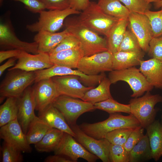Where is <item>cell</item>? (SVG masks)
Here are the masks:
<instances>
[{
    "mask_svg": "<svg viewBox=\"0 0 162 162\" xmlns=\"http://www.w3.org/2000/svg\"><path fill=\"white\" fill-rule=\"evenodd\" d=\"M3 1V0H0V3L1 5L2 4Z\"/></svg>",
    "mask_w": 162,
    "mask_h": 162,
    "instance_id": "obj_51",
    "label": "cell"
},
{
    "mask_svg": "<svg viewBox=\"0 0 162 162\" xmlns=\"http://www.w3.org/2000/svg\"><path fill=\"white\" fill-rule=\"evenodd\" d=\"M8 71L0 84L1 101L6 98H18L35 80V71L28 72L19 69Z\"/></svg>",
    "mask_w": 162,
    "mask_h": 162,
    "instance_id": "obj_3",
    "label": "cell"
},
{
    "mask_svg": "<svg viewBox=\"0 0 162 162\" xmlns=\"http://www.w3.org/2000/svg\"><path fill=\"white\" fill-rule=\"evenodd\" d=\"M18 98L8 97L0 106V127L17 118Z\"/></svg>",
    "mask_w": 162,
    "mask_h": 162,
    "instance_id": "obj_32",
    "label": "cell"
},
{
    "mask_svg": "<svg viewBox=\"0 0 162 162\" xmlns=\"http://www.w3.org/2000/svg\"><path fill=\"white\" fill-rule=\"evenodd\" d=\"M0 137L4 141L21 151L30 153L32 149L17 118L0 127Z\"/></svg>",
    "mask_w": 162,
    "mask_h": 162,
    "instance_id": "obj_15",
    "label": "cell"
},
{
    "mask_svg": "<svg viewBox=\"0 0 162 162\" xmlns=\"http://www.w3.org/2000/svg\"><path fill=\"white\" fill-rule=\"evenodd\" d=\"M1 149L2 162H21L23 161L22 152L4 141Z\"/></svg>",
    "mask_w": 162,
    "mask_h": 162,
    "instance_id": "obj_35",
    "label": "cell"
},
{
    "mask_svg": "<svg viewBox=\"0 0 162 162\" xmlns=\"http://www.w3.org/2000/svg\"><path fill=\"white\" fill-rule=\"evenodd\" d=\"M17 119L26 134L32 122L36 117L34 111L35 103L32 88L28 87L18 98Z\"/></svg>",
    "mask_w": 162,
    "mask_h": 162,
    "instance_id": "obj_17",
    "label": "cell"
},
{
    "mask_svg": "<svg viewBox=\"0 0 162 162\" xmlns=\"http://www.w3.org/2000/svg\"><path fill=\"white\" fill-rule=\"evenodd\" d=\"M17 58H9L4 63L0 66V76H1L5 70L8 68L14 66Z\"/></svg>",
    "mask_w": 162,
    "mask_h": 162,
    "instance_id": "obj_48",
    "label": "cell"
},
{
    "mask_svg": "<svg viewBox=\"0 0 162 162\" xmlns=\"http://www.w3.org/2000/svg\"><path fill=\"white\" fill-rule=\"evenodd\" d=\"M87 135L97 139L104 138L108 133L121 128H136L141 126L140 123L132 114L128 116L116 113L110 114L106 119L90 124L84 123L79 125Z\"/></svg>",
    "mask_w": 162,
    "mask_h": 162,
    "instance_id": "obj_2",
    "label": "cell"
},
{
    "mask_svg": "<svg viewBox=\"0 0 162 162\" xmlns=\"http://www.w3.org/2000/svg\"><path fill=\"white\" fill-rule=\"evenodd\" d=\"M52 128L45 121L36 116L30 124L26 134L28 144L35 145L39 142Z\"/></svg>",
    "mask_w": 162,
    "mask_h": 162,
    "instance_id": "obj_30",
    "label": "cell"
},
{
    "mask_svg": "<svg viewBox=\"0 0 162 162\" xmlns=\"http://www.w3.org/2000/svg\"><path fill=\"white\" fill-rule=\"evenodd\" d=\"M142 50L135 35L130 30H127L118 51L138 52Z\"/></svg>",
    "mask_w": 162,
    "mask_h": 162,
    "instance_id": "obj_36",
    "label": "cell"
},
{
    "mask_svg": "<svg viewBox=\"0 0 162 162\" xmlns=\"http://www.w3.org/2000/svg\"><path fill=\"white\" fill-rule=\"evenodd\" d=\"M54 64L72 68H77L80 59L84 56L81 46L61 51L49 55Z\"/></svg>",
    "mask_w": 162,
    "mask_h": 162,
    "instance_id": "obj_23",
    "label": "cell"
},
{
    "mask_svg": "<svg viewBox=\"0 0 162 162\" xmlns=\"http://www.w3.org/2000/svg\"><path fill=\"white\" fill-rule=\"evenodd\" d=\"M108 78L111 84L120 81L127 82L133 91L131 95L132 97H140L145 92L151 91L154 87L148 82L139 69L135 67L112 70L109 73Z\"/></svg>",
    "mask_w": 162,
    "mask_h": 162,
    "instance_id": "obj_7",
    "label": "cell"
},
{
    "mask_svg": "<svg viewBox=\"0 0 162 162\" xmlns=\"http://www.w3.org/2000/svg\"><path fill=\"white\" fill-rule=\"evenodd\" d=\"M70 0H42L46 9L63 10L70 7Z\"/></svg>",
    "mask_w": 162,
    "mask_h": 162,
    "instance_id": "obj_44",
    "label": "cell"
},
{
    "mask_svg": "<svg viewBox=\"0 0 162 162\" xmlns=\"http://www.w3.org/2000/svg\"><path fill=\"white\" fill-rule=\"evenodd\" d=\"M111 83L109 78L105 76L96 87L87 92L82 100L94 104L107 99L112 98L110 92Z\"/></svg>",
    "mask_w": 162,
    "mask_h": 162,
    "instance_id": "obj_27",
    "label": "cell"
},
{
    "mask_svg": "<svg viewBox=\"0 0 162 162\" xmlns=\"http://www.w3.org/2000/svg\"><path fill=\"white\" fill-rule=\"evenodd\" d=\"M130 30L137 38L142 50L148 52L153 37L151 24L145 14L130 13L128 17Z\"/></svg>",
    "mask_w": 162,
    "mask_h": 162,
    "instance_id": "obj_13",
    "label": "cell"
},
{
    "mask_svg": "<svg viewBox=\"0 0 162 162\" xmlns=\"http://www.w3.org/2000/svg\"><path fill=\"white\" fill-rule=\"evenodd\" d=\"M35 72L36 73L35 83L55 76L75 75L80 77V81L88 86H92L99 84L106 76L104 73L97 75H88L85 74L78 69L74 70L72 68L56 64L49 68Z\"/></svg>",
    "mask_w": 162,
    "mask_h": 162,
    "instance_id": "obj_9",
    "label": "cell"
},
{
    "mask_svg": "<svg viewBox=\"0 0 162 162\" xmlns=\"http://www.w3.org/2000/svg\"><path fill=\"white\" fill-rule=\"evenodd\" d=\"M40 118L50 127L59 130L75 137V134L67 122L61 112L52 104H50L44 110L38 112Z\"/></svg>",
    "mask_w": 162,
    "mask_h": 162,
    "instance_id": "obj_20",
    "label": "cell"
},
{
    "mask_svg": "<svg viewBox=\"0 0 162 162\" xmlns=\"http://www.w3.org/2000/svg\"><path fill=\"white\" fill-rule=\"evenodd\" d=\"M144 14L148 17L152 28L153 37H159L162 35V7L158 11L148 10Z\"/></svg>",
    "mask_w": 162,
    "mask_h": 162,
    "instance_id": "obj_37",
    "label": "cell"
},
{
    "mask_svg": "<svg viewBox=\"0 0 162 162\" xmlns=\"http://www.w3.org/2000/svg\"><path fill=\"white\" fill-rule=\"evenodd\" d=\"M32 88L35 103V110L41 112L52 104L59 94L52 78L35 82Z\"/></svg>",
    "mask_w": 162,
    "mask_h": 162,
    "instance_id": "obj_18",
    "label": "cell"
},
{
    "mask_svg": "<svg viewBox=\"0 0 162 162\" xmlns=\"http://www.w3.org/2000/svg\"><path fill=\"white\" fill-rule=\"evenodd\" d=\"M64 133L55 128H50L42 139L34 145L36 150L39 152H54L60 143Z\"/></svg>",
    "mask_w": 162,
    "mask_h": 162,
    "instance_id": "obj_28",
    "label": "cell"
},
{
    "mask_svg": "<svg viewBox=\"0 0 162 162\" xmlns=\"http://www.w3.org/2000/svg\"><path fill=\"white\" fill-rule=\"evenodd\" d=\"M24 52L22 50L17 49H11L0 51V63L5 60L13 58H18L21 56Z\"/></svg>",
    "mask_w": 162,
    "mask_h": 162,
    "instance_id": "obj_45",
    "label": "cell"
},
{
    "mask_svg": "<svg viewBox=\"0 0 162 162\" xmlns=\"http://www.w3.org/2000/svg\"><path fill=\"white\" fill-rule=\"evenodd\" d=\"M62 155L55 154L50 155L46 157L44 159L45 162H74L73 160L67 157H64Z\"/></svg>",
    "mask_w": 162,
    "mask_h": 162,
    "instance_id": "obj_47",
    "label": "cell"
},
{
    "mask_svg": "<svg viewBox=\"0 0 162 162\" xmlns=\"http://www.w3.org/2000/svg\"><path fill=\"white\" fill-rule=\"evenodd\" d=\"M147 2L150 4L152 2H154V3L157 2L158 1H161L162 0H145Z\"/></svg>",
    "mask_w": 162,
    "mask_h": 162,
    "instance_id": "obj_50",
    "label": "cell"
},
{
    "mask_svg": "<svg viewBox=\"0 0 162 162\" xmlns=\"http://www.w3.org/2000/svg\"><path fill=\"white\" fill-rule=\"evenodd\" d=\"M119 0H98L97 3L106 14L118 19L128 18L130 13Z\"/></svg>",
    "mask_w": 162,
    "mask_h": 162,
    "instance_id": "obj_31",
    "label": "cell"
},
{
    "mask_svg": "<svg viewBox=\"0 0 162 162\" xmlns=\"http://www.w3.org/2000/svg\"><path fill=\"white\" fill-rule=\"evenodd\" d=\"M155 8L158 9L162 7V0L154 3Z\"/></svg>",
    "mask_w": 162,
    "mask_h": 162,
    "instance_id": "obj_49",
    "label": "cell"
},
{
    "mask_svg": "<svg viewBox=\"0 0 162 162\" xmlns=\"http://www.w3.org/2000/svg\"><path fill=\"white\" fill-rule=\"evenodd\" d=\"M162 97L159 94L153 95L147 92L143 96L134 98L129 101L130 114L133 115L144 128L154 121L157 113L156 104L161 102Z\"/></svg>",
    "mask_w": 162,
    "mask_h": 162,
    "instance_id": "obj_5",
    "label": "cell"
},
{
    "mask_svg": "<svg viewBox=\"0 0 162 162\" xmlns=\"http://www.w3.org/2000/svg\"><path fill=\"white\" fill-rule=\"evenodd\" d=\"M161 102H162V100ZM161 123L162 124V116H161Z\"/></svg>",
    "mask_w": 162,
    "mask_h": 162,
    "instance_id": "obj_52",
    "label": "cell"
},
{
    "mask_svg": "<svg viewBox=\"0 0 162 162\" xmlns=\"http://www.w3.org/2000/svg\"><path fill=\"white\" fill-rule=\"evenodd\" d=\"M52 104L70 126L76 124L77 119L82 114L96 109L92 103L65 95L57 97Z\"/></svg>",
    "mask_w": 162,
    "mask_h": 162,
    "instance_id": "obj_8",
    "label": "cell"
},
{
    "mask_svg": "<svg viewBox=\"0 0 162 162\" xmlns=\"http://www.w3.org/2000/svg\"><path fill=\"white\" fill-rule=\"evenodd\" d=\"M89 0H70V7L77 10L83 11L89 5Z\"/></svg>",
    "mask_w": 162,
    "mask_h": 162,
    "instance_id": "obj_46",
    "label": "cell"
},
{
    "mask_svg": "<svg viewBox=\"0 0 162 162\" xmlns=\"http://www.w3.org/2000/svg\"><path fill=\"white\" fill-rule=\"evenodd\" d=\"M152 158L158 161L162 156V124L154 121L146 128Z\"/></svg>",
    "mask_w": 162,
    "mask_h": 162,
    "instance_id": "obj_25",
    "label": "cell"
},
{
    "mask_svg": "<svg viewBox=\"0 0 162 162\" xmlns=\"http://www.w3.org/2000/svg\"><path fill=\"white\" fill-rule=\"evenodd\" d=\"M140 72L153 87L162 89V61L152 58L140 61Z\"/></svg>",
    "mask_w": 162,
    "mask_h": 162,
    "instance_id": "obj_21",
    "label": "cell"
},
{
    "mask_svg": "<svg viewBox=\"0 0 162 162\" xmlns=\"http://www.w3.org/2000/svg\"><path fill=\"white\" fill-rule=\"evenodd\" d=\"M13 67L8 70L19 69L28 72H34L49 68L54 64L52 62L48 53L39 52L37 54H31L24 52L17 59Z\"/></svg>",
    "mask_w": 162,
    "mask_h": 162,
    "instance_id": "obj_19",
    "label": "cell"
},
{
    "mask_svg": "<svg viewBox=\"0 0 162 162\" xmlns=\"http://www.w3.org/2000/svg\"><path fill=\"white\" fill-rule=\"evenodd\" d=\"M81 46L78 39L74 36L70 34L65 37L61 42L52 51L49 53V55L58 52Z\"/></svg>",
    "mask_w": 162,
    "mask_h": 162,
    "instance_id": "obj_40",
    "label": "cell"
},
{
    "mask_svg": "<svg viewBox=\"0 0 162 162\" xmlns=\"http://www.w3.org/2000/svg\"><path fill=\"white\" fill-rule=\"evenodd\" d=\"M83 25L106 37L119 19L105 14L98 3L91 2L89 6L80 12L77 18Z\"/></svg>",
    "mask_w": 162,
    "mask_h": 162,
    "instance_id": "obj_4",
    "label": "cell"
},
{
    "mask_svg": "<svg viewBox=\"0 0 162 162\" xmlns=\"http://www.w3.org/2000/svg\"><path fill=\"white\" fill-rule=\"evenodd\" d=\"M22 3L26 8L34 13L39 14L46 8L42 0H10Z\"/></svg>",
    "mask_w": 162,
    "mask_h": 162,
    "instance_id": "obj_43",
    "label": "cell"
},
{
    "mask_svg": "<svg viewBox=\"0 0 162 162\" xmlns=\"http://www.w3.org/2000/svg\"><path fill=\"white\" fill-rule=\"evenodd\" d=\"M64 25L65 29L80 41L84 56L108 50L106 39L82 25L77 18L66 19Z\"/></svg>",
    "mask_w": 162,
    "mask_h": 162,
    "instance_id": "obj_1",
    "label": "cell"
},
{
    "mask_svg": "<svg viewBox=\"0 0 162 162\" xmlns=\"http://www.w3.org/2000/svg\"><path fill=\"white\" fill-rule=\"evenodd\" d=\"M113 54L107 51L89 56H84L79 61L77 69L85 74L95 75L112 70Z\"/></svg>",
    "mask_w": 162,
    "mask_h": 162,
    "instance_id": "obj_10",
    "label": "cell"
},
{
    "mask_svg": "<svg viewBox=\"0 0 162 162\" xmlns=\"http://www.w3.org/2000/svg\"><path fill=\"white\" fill-rule=\"evenodd\" d=\"M128 154L123 146L110 143L109 152L110 162H128Z\"/></svg>",
    "mask_w": 162,
    "mask_h": 162,
    "instance_id": "obj_38",
    "label": "cell"
},
{
    "mask_svg": "<svg viewBox=\"0 0 162 162\" xmlns=\"http://www.w3.org/2000/svg\"><path fill=\"white\" fill-rule=\"evenodd\" d=\"M135 128H121L116 129L107 134L104 138L111 144L123 146Z\"/></svg>",
    "mask_w": 162,
    "mask_h": 162,
    "instance_id": "obj_34",
    "label": "cell"
},
{
    "mask_svg": "<svg viewBox=\"0 0 162 162\" xmlns=\"http://www.w3.org/2000/svg\"><path fill=\"white\" fill-rule=\"evenodd\" d=\"M94 105L96 109L106 111L110 114L119 112L130 114L129 104L120 103L113 99V98L96 103Z\"/></svg>",
    "mask_w": 162,
    "mask_h": 162,
    "instance_id": "obj_33",
    "label": "cell"
},
{
    "mask_svg": "<svg viewBox=\"0 0 162 162\" xmlns=\"http://www.w3.org/2000/svg\"><path fill=\"white\" fill-rule=\"evenodd\" d=\"M123 3L130 13L144 14L149 10V3L145 0H119Z\"/></svg>",
    "mask_w": 162,
    "mask_h": 162,
    "instance_id": "obj_39",
    "label": "cell"
},
{
    "mask_svg": "<svg viewBox=\"0 0 162 162\" xmlns=\"http://www.w3.org/2000/svg\"><path fill=\"white\" fill-rule=\"evenodd\" d=\"M144 52L118 51L113 54V70H119L140 65L144 55Z\"/></svg>",
    "mask_w": 162,
    "mask_h": 162,
    "instance_id": "obj_24",
    "label": "cell"
},
{
    "mask_svg": "<svg viewBox=\"0 0 162 162\" xmlns=\"http://www.w3.org/2000/svg\"><path fill=\"white\" fill-rule=\"evenodd\" d=\"M144 128L141 126L136 128L128 137L123 146L126 151L129 152L144 136Z\"/></svg>",
    "mask_w": 162,
    "mask_h": 162,
    "instance_id": "obj_42",
    "label": "cell"
},
{
    "mask_svg": "<svg viewBox=\"0 0 162 162\" xmlns=\"http://www.w3.org/2000/svg\"><path fill=\"white\" fill-rule=\"evenodd\" d=\"M70 34L66 29L59 32L41 31L37 32L34 36V40L38 44L39 52L49 53Z\"/></svg>",
    "mask_w": 162,
    "mask_h": 162,
    "instance_id": "obj_22",
    "label": "cell"
},
{
    "mask_svg": "<svg viewBox=\"0 0 162 162\" xmlns=\"http://www.w3.org/2000/svg\"><path fill=\"white\" fill-rule=\"evenodd\" d=\"M148 52L152 58L162 61V37L152 38L149 42Z\"/></svg>",
    "mask_w": 162,
    "mask_h": 162,
    "instance_id": "obj_41",
    "label": "cell"
},
{
    "mask_svg": "<svg viewBox=\"0 0 162 162\" xmlns=\"http://www.w3.org/2000/svg\"><path fill=\"white\" fill-rule=\"evenodd\" d=\"M128 25V18L119 19L106 37L108 51L112 54L118 51Z\"/></svg>",
    "mask_w": 162,
    "mask_h": 162,
    "instance_id": "obj_26",
    "label": "cell"
},
{
    "mask_svg": "<svg viewBox=\"0 0 162 162\" xmlns=\"http://www.w3.org/2000/svg\"><path fill=\"white\" fill-rule=\"evenodd\" d=\"M9 22H1L0 24V45L7 49L22 50L28 53H39L38 44L34 41L28 42L20 39L16 35Z\"/></svg>",
    "mask_w": 162,
    "mask_h": 162,
    "instance_id": "obj_16",
    "label": "cell"
},
{
    "mask_svg": "<svg viewBox=\"0 0 162 162\" xmlns=\"http://www.w3.org/2000/svg\"><path fill=\"white\" fill-rule=\"evenodd\" d=\"M51 78L59 96L65 95L82 100L87 92L94 87L84 86L80 82V77L76 75L57 76Z\"/></svg>",
    "mask_w": 162,
    "mask_h": 162,
    "instance_id": "obj_14",
    "label": "cell"
},
{
    "mask_svg": "<svg viewBox=\"0 0 162 162\" xmlns=\"http://www.w3.org/2000/svg\"><path fill=\"white\" fill-rule=\"evenodd\" d=\"M152 158V151L146 134L128 152V162H142Z\"/></svg>",
    "mask_w": 162,
    "mask_h": 162,
    "instance_id": "obj_29",
    "label": "cell"
},
{
    "mask_svg": "<svg viewBox=\"0 0 162 162\" xmlns=\"http://www.w3.org/2000/svg\"><path fill=\"white\" fill-rule=\"evenodd\" d=\"M75 134L74 138L89 152L103 162H110L109 148L110 143L106 139H97L86 134L76 124L70 126Z\"/></svg>",
    "mask_w": 162,
    "mask_h": 162,
    "instance_id": "obj_12",
    "label": "cell"
},
{
    "mask_svg": "<svg viewBox=\"0 0 162 162\" xmlns=\"http://www.w3.org/2000/svg\"><path fill=\"white\" fill-rule=\"evenodd\" d=\"M68 133H64L58 146L54 152L55 154L65 156L74 162L82 158L88 162H95L99 158L92 154Z\"/></svg>",
    "mask_w": 162,
    "mask_h": 162,
    "instance_id": "obj_11",
    "label": "cell"
},
{
    "mask_svg": "<svg viewBox=\"0 0 162 162\" xmlns=\"http://www.w3.org/2000/svg\"><path fill=\"white\" fill-rule=\"evenodd\" d=\"M80 13V11L71 8L63 10H45L39 13L37 21L27 25L26 27L28 30L32 32L45 31L55 32L63 25L68 16Z\"/></svg>",
    "mask_w": 162,
    "mask_h": 162,
    "instance_id": "obj_6",
    "label": "cell"
}]
</instances>
